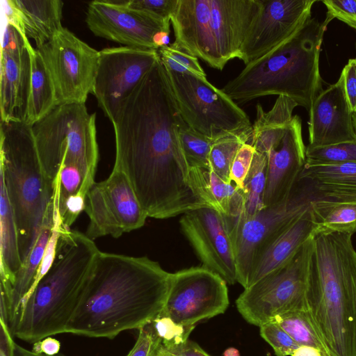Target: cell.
<instances>
[{
    "label": "cell",
    "instance_id": "obj_29",
    "mask_svg": "<svg viewBox=\"0 0 356 356\" xmlns=\"http://www.w3.org/2000/svg\"><path fill=\"white\" fill-rule=\"evenodd\" d=\"M191 175L197 191L210 208L227 218L244 212V194L234 184L225 182L207 169L191 167Z\"/></svg>",
    "mask_w": 356,
    "mask_h": 356
},
{
    "label": "cell",
    "instance_id": "obj_50",
    "mask_svg": "<svg viewBox=\"0 0 356 356\" xmlns=\"http://www.w3.org/2000/svg\"><path fill=\"white\" fill-rule=\"evenodd\" d=\"M159 356H180V355L168 350L163 345L161 350L160 351V353H159Z\"/></svg>",
    "mask_w": 356,
    "mask_h": 356
},
{
    "label": "cell",
    "instance_id": "obj_48",
    "mask_svg": "<svg viewBox=\"0 0 356 356\" xmlns=\"http://www.w3.org/2000/svg\"><path fill=\"white\" fill-rule=\"evenodd\" d=\"M12 356H49L44 354H37L33 353L32 350H29L24 347L17 344L14 342L13 346V354ZM53 356H65L63 354H57Z\"/></svg>",
    "mask_w": 356,
    "mask_h": 356
},
{
    "label": "cell",
    "instance_id": "obj_5",
    "mask_svg": "<svg viewBox=\"0 0 356 356\" xmlns=\"http://www.w3.org/2000/svg\"><path fill=\"white\" fill-rule=\"evenodd\" d=\"M329 23L311 17L290 38L246 65L221 90L237 104L264 96H287L309 113L323 90L319 57Z\"/></svg>",
    "mask_w": 356,
    "mask_h": 356
},
{
    "label": "cell",
    "instance_id": "obj_30",
    "mask_svg": "<svg viewBox=\"0 0 356 356\" xmlns=\"http://www.w3.org/2000/svg\"><path fill=\"white\" fill-rule=\"evenodd\" d=\"M27 47L31 65V90L26 122L33 124L59 105L49 70L39 51L31 44Z\"/></svg>",
    "mask_w": 356,
    "mask_h": 356
},
{
    "label": "cell",
    "instance_id": "obj_38",
    "mask_svg": "<svg viewBox=\"0 0 356 356\" xmlns=\"http://www.w3.org/2000/svg\"><path fill=\"white\" fill-rule=\"evenodd\" d=\"M151 323L167 350L174 349L185 343L195 327L179 325L170 318L160 315L152 320Z\"/></svg>",
    "mask_w": 356,
    "mask_h": 356
},
{
    "label": "cell",
    "instance_id": "obj_47",
    "mask_svg": "<svg viewBox=\"0 0 356 356\" xmlns=\"http://www.w3.org/2000/svg\"><path fill=\"white\" fill-rule=\"evenodd\" d=\"M291 356H323V353L314 347L300 346L294 350Z\"/></svg>",
    "mask_w": 356,
    "mask_h": 356
},
{
    "label": "cell",
    "instance_id": "obj_40",
    "mask_svg": "<svg viewBox=\"0 0 356 356\" xmlns=\"http://www.w3.org/2000/svg\"><path fill=\"white\" fill-rule=\"evenodd\" d=\"M138 330L136 341L126 356H159L163 343L151 322Z\"/></svg>",
    "mask_w": 356,
    "mask_h": 356
},
{
    "label": "cell",
    "instance_id": "obj_51",
    "mask_svg": "<svg viewBox=\"0 0 356 356\" xmlns=\"http://www.w3.org/2000/svg\"><path fill=\"white\" fill-rule=\"evenodd\" d=\"M353 120L354 128H355V133H356V115H353Z\"/></svg>",
    "mask_w": 356,
    "mask_h": 356
},
{
    "label": "cell",
    "instance_id": "obj_14",
    "mask_svg": "<svg viewBox=\"0 0 356 356\" xmlns=\"http://www.w3.org/2000/svg\"><path fill=\"white\" fill-rule=\"evenodd\" d=\"M86 22L95 35L126 47L158 51L168 45L170 22L131 8L124 1L90 2Z\"/></svg>",
    "mask_w": 356,
    "mask_h": 356
},
{
    "label": "cell",
    "instance_id": "obj_44",
    "mask_svg": "<svg viewBox=\"0 0 356 356\" xmlns=\"http://www.w3.org/2000/svg\"><path fill=\"white\" fill-rule=\"evenodd\" d=\"M344 89L351 111L356 115V58H350L342 70Z\"/></svg>",
    "mask_w": 356,
    "mask_h": 356
},
{
    "label": "cell",
    "instance_id": "obj_49",
    "mask_svg": "<svg viewBox=\"0 0 356 356\" xmlns=\"http://www.w3.org/2000/svg\"><path fill=\"white\" fill-rule=\"evenodd\" d=\"M222 356H241V354L237 348L229 347L224 350Z\"/></svg>",
    "mask_w": 356,
    "mask_h": 356
},
{
    "label": "cell",
    "instance_id": "obj_33",
    "mask_svg": "<svg viewBox=\"0 0 356 356\" xmlns=\"http://www.w3.org/2000/svg\"><path fill=\"white\" fill-rule=\"evenodd\" d=\"M272 321L280 325L300 346L314 347L323 356H330L307 309L278 316Z\"/></svg>",
    "mask_w": 356,
    "mask_h": 356
},
{
    "label": "cell",
    "instance_id": "obj_15",
    "mask_svg": "<svg viewBox=\"0 0 356 356\" xmlns=\"http://www.w3.org/2000/svg\"><path fill=\"white\" fill-rule=\"evenodd\" d=\"M159 58L157 50L126 46L99 51L92 94L111 122Z\"/></svg>",
    "mask_w": 356,
    "mask_h": 356
},
{
    "label": "cell",
    "instance_id": "obj_20",
    "mask_svg": "<svg viewBox=\"0 0 356 356\" xmlns=\"http://www.w3.org/2000/svg\"><path fill=\"white\" fill-rule=\"evenodd\" d=\"M305 153L301 119L296 115L288 124L280 145L266 155L264 207L279 204L290 195L305 164Z\"/></svg>",
    "mask_w": 356,
    "mask_h": 356
},
{
    "label": "cell",
    "instance_id": "obj_13",
    "mask_svg": "<svg viewBox=\"0 0 356 356\" xmlns=\"http://www.w3.org/2000/svg\"><path fill=\"white\" fill-rule=\"evenodd\" d=\"M226 282L202 266L171 273L168 295L160 316L184 326L223 314L229 306Z\"/></svg>",
    "mask_w": 356,
    "mask_h": 356
},
{
    "label": "cell",
    "instance_id": "obj_19",
    "mask_svg": "<svg viewBox=\"0 0 356 356\" xmlns=\"http://www.w3.org/2000/svg\"><path fill=\"white\" fill-rule=\"evenodd\" d=\"M309 145L314 148L356 140L353 115L344 89L343 78L322 90L308 113Z\"/></svg>",
    "mask_w": 356,
    "mask_h": 356
},
{
    "label": "cell",
    "instance_id": "obj_39",
    "mask_svg": "<svg viewBox=\"0 0 356 356\" xmlns=\"http://www.w3.org/2000/svg\"><path fill=\"white\" fill-rule=\"evenodd\" d=\"M261 337L273 348L276 356L291 355L300 346L275 321L259 326Z\"/></svg>",
    "mask_w": 356,
    "mask_h": 356
},
{
    "label": "cell",
    "instance_id": "obj_11",
    "mask_svg": "<svg viewBox=\"0 0 356 356\" xmlns=\"http://www.w3.org/2000/svg\"><path fill=\"white\" fill-rule=\"evenodd\" d=\"M36 49L49 70L59 104L86 103L92 94L99 51L65 28Z\"/></svg>",
    "mask_w": 356,
    "mask_h": 356
},
{
    "label": "cell",
    "instance_id": "obj_32",
    "mask_svg": "<svg viewBox=\"0 0 356 356\" xmlns=\"http://www.w3.org/2000/svg\"><path fill=\"white\" fill-rule=\"evenodd\" d=\"M251 135L252 127L215 140L209 154V170L225 182L230 183L233 160L241 147L249 142Z\"/></svg>",
    "mask_w": 356,
    "mask_h": 356
},
{
    "label": "cell",
    "instance_id": "obj_24",
    "mask_svg": "<svg viewBox=\"0 0 356 356\" xmlns=\"http://www.w3.org/2000/svg\"><path fill=\"white\" fill-rule=\"evenodd\" d=\"M316 227L310 207L258 252L247 287L285 265L311 238Z\"/></svg>",
    "mask_w": 356,
    "mask_h": 356
},
{
    "label": "cell",
    "instance_id": "obj_17",
    "mask_svg": "<svg viewBox=\"0 0 356 356\" xmlns=\"http://www.w3.org/2000/svg\"><path fill=\"white\" fill-rule=\"evenodd\" d=\"M179 223L202 266L228 284L237 282L234 251L223 216L214 209L202 207L184 213Z\"/></svg>",
    "mask_w": 356,
    "mask_h": 356
},
{
    "label": "cell",
    "instance_id": "obj_41",
    "mask_svg": "<svg viewBox=\"0 0 356 356\" xmlns=\"http://www.w3.org/2000/svg\"><path fill=\"white\" fill-rule=\"evenodd\" d=\"M254 148L244 143L237 152L230 169V181L241 191L243 190L245 179L251 167Z\"/></svg>",
    "mask_w": 356,
    "mask_h": 356
},
{
    "label": "cell",
    "instance_id": "obj_6",
    "mask_svg": "<svg viewBox=\"0 0 356 356\" xmlns=\"http://www.w3.org/2000/svg\"><path fill=\"white\" fill-rule=\"evenodd\" d=\"M0 133V177L15 218L23 261L33 247L54 202V183L42 166L31 124L1 121Z\"/></svg>",
    "mask_w": 356,
    "mask_h": 356
},
{
    "label": "cell",
    "instance_id": "obj_21",
    "mask_svg": "<svg viewBox=\"0 0 356 356\" xmlns=\"http://www.w3.org/2000/svg\"><path fill=\"white\" fill-rule=\"evenodd\" d=\"M211 31L222 70L240 58L247 34L261 8V0H210Z\"/></svg>",
    "mask_w": 356,
    "mask_h": 356
},
{
    "label": "cell",
    "instance_id": "obj_36",
    "mask_svg": "<svg viewBox=\"0 0 356 356\" xmlns=\"http://www.w3.org/2000/svg\"><path fill=\"white\" fill-rule=\"evenodd\" d=\"M306 165L356 163V140L314 148L306 147Z\"/></svg>",
    "mask_w": 356,
    "mask_h": 356
},
{
    "label": "cell",
    "instance_id": "obj_35",
    "mask_svg": "<svg viewBox=\"0 0 356 356\" xmlns=\"http://www.w3.org/2000/svg\"><path fill=\"white\" fill-rule=\"evenodd\" d=\"M179 135L189 165L209 170V154L213 140L194 131L186 124L180 128Z\"/></svg>",
    "mask_w": 356,
    "mask_h": 356
},
{
    "label": "cell",
    "instance_id": "obj_28",
    "mask_svg": "<svg viewBox=\"0 0 356 356\" xmlns=\"http://www.w3.org/2000/svg\"><path fill=\"white\" fill-rule=\"evenodd\" d=\"M297 106L295 101L284 95H279L268 112L264 111L261 104H257L256 119L252 125V135L248 143L255 152L266 155L276 149L281 143Z\"/></svg>",
    "mask_w": 356,
    "mask_h": 356
},
{
    "label": "cell",
    "instance_id": "obj_4",
    "mask_svg": "<svg viewBox=\"0 0 356 356\" xmlns=\"http://www.w3.org/2000/svg\"><path fill=\"white\" fill-rule=\"evenodd\" d=\"M99 251L86 234L60 225L54 261L22 301L12 337L33 343L65 333Z\"/></svg>",
    "mask_w": 356,
    "mask_h": 356
},
{
    "label": "cell",
    "instance_id": "obj_26",
    "mask_svg": "<svg viewBox=\"0 0 356 356\" xmlns=\"http://www.w3.org/2000/svg\"><path fill=\"white\" fill-rule=\"evenodd\" d=\"M54 227V203L49 206L43 225L29 254L17 270L7 303L9 329L15 321L22 301L32 289Z\"/></svg>",
    "mask_w": 356,
    "mask_h": 356
},
{
    "label": "cell",
    "instance_id": "obj_12",
    "mask_svg": "<svg viewBox=\"0 0 356 356\" xmlns=\"http://www.w3.org/2000/svg\"><path fill=\"white\" fill-rule=\"evenodd\" d=\"M84 211L89 218L85 234L92 241L119 238L143 227L148 217L127 178L113 169L106 179L90 186Z\"/></svg>",
    "mask_w": 356,
    "mask_h": 356
},
{
    "label": "cell",
    "instance_id": "obj_1",
    "mask_svg": "<svg viewBox=\"0 0 356 356\" xmlns=\"http://www.w3.org/2000/svg\"><path fill=\"white\" fill-rule=\"evenodd\" d=\"M113 170L129 181L148 217L165 219L209 207L197 191L179 131L186 123L160 58L113 120Z\"/></svg>",
    "mask_w": 356,
    "mask_h": 356
},
{
    "label": "cell",
    "instance_id": "obj_16",
    "mask_svg": "<svg viewBox=\"0 0 356 356\" xmlns=\"http://www.w3.org/2000/svg\"><path fill=\"white\" fill-rule=\"evenodd\" d=\"M316 0H261L260 10L242 46L245 65L264 56L294 35L311 17Z\"/></svg>",
    "mask_w": 356,
    "mask_h": 356
},
{
    "label": "cell",
    "instance_id": "obj_23",
    "mask_svg": "<svg viewBox=\"0 0 356 356\" xmlns=\"http://www.w3.org/2000/svg\"><path fill=\"white\" fill-rule=\"evenodd\" d=\"M2 3L6 22L33 39L36 48L50 41L63 29V3L60 0H6Z\"/></svg>",
    "mask_w": 356,
    "mask_h": 356
},
{
    "label": "cell",
    "instance_id": "obj_10",
    "mask_svg": "<svg viewBox=\"0 0 356 356\" xmlns=\"http://www.w3.org/2000/svg\"><path fill=\"white\" fill-rule=\"evenodd\" d=\"M310 201L307 192L297 181L290 195L279 204L264 207L251 215L222 216L234 251L237 282L244 289L259 250L306 211Z\"/></svg>",
    "mask_w": 356,
    "mask_h": 356
},
{
    "label": "cell",
    "instance_id": "obj_8",
    "mask_svg": "<svg viewBox=\"0 0 356 356\" xmlns=\"http://www.w3.org/2000/svg\"><path fill=\"white\" fill-rule=\"evenodd\" d=\"M311 252L312 236L285 265L244 289L236 306L248 323L259 327L278 316L307 309Z\"/></svg>",
    "mask_w": 356,
    "mask_h": 356
},
{
    "label": "cell",
    "instance_id": "obj_3",
    "mask_svg": "<svg viewBox=\"0 0 356 356\" xmlns=\"http://www.w3.org/2000/svg\"><path fill=\"white\" fill-rule=\"evenodd\" d=\"M306 300L330 356H356V250L352 234L313 233Z\"/></svg>",
    "mask_w": 356,
    "mask_h": 356
},
{
    "label": "cell",
    "instance_id": "obj_46",
    "mask_svg": "<svg viewBox=\"0 0 356 356\" xmlns=\"http://www.w3.org/2000/svg\"><path fill=\"white\" fill-rule=\"evenodd\" d=\"M168 350L180 356H210L197 343L189 339L181 346Z\"/></svg>",
    "mask_w": 356,
    "mask_h": 356
},
{
    "label": "cell",
    "instance_id": "obj_18",
    "mask_svg": "<svg viewBox=\"0 0 356 356\" xmlns=\"http://www.w3.org/2000/svg\"><path fill=\"white\" fill-rule=\"evenodd\" d=\"M29 38L6 22L1 47V121L26 122L31 90Z\"/></svg>",
    "mask_w": 356,
    "mask_h": 356
},
{
    "label": "cell",
    "instance_id": "obj_43",
    "mask_svg": "<svg viewBox=\"0 0 356 356\" xmlns=\"http://www.w3.org/2000/svg\"><path fill=\"white\" fill-rule=\"evenodd\" d=\"M327 8L325 19H337L356 30V0H324Z\"/></svg>",
    "mask_w": 356,
    "mask_h": 356
},
{
    "label": "cell",
    "instance_id": "obj_2",
    "mask_svg": "<svg viewBox=\"0 0 356 356\" xmlns=\"http://www.w3.org/2000/svg\"><path fill=\"white\" fill-rule=\"evenodd\" d=\"M171 273L147 257L99 251L65 333L114 339L163 310Z\"/></svg>",
    "mask_w": 356,
    "mask_h": 356
},
{
    "label": "cell",
    "instance_id": "obj_9",
    "mask_svg": "<svg viewBox=\"0 0 356 356\" xmlns=\"http://www.w3.org/2000/svg\"><path fill=\"white\" fill-rule=\"evenodd\" d=\"M165 70L179 112L194 131L214 141L252 127L243 110L207 78Z\"/></svg>",
    "mask_w": 356,
    "mask_h": 356
},
{
    "label": "cell",
    "instance_id": "obj_25",
    "mask_svg": "<svg viewBox=\"0 0 356 356\" xmlns=\"http://www.w3.org/2000/svg\"><path fill=\"white\" fill-rule=\"evenodd\" d=\"M298 182L311 200L356 197V163L305 164Z\"/></svg>",
    "mask_w": 356,
    "mask_h": 356
},
{
    "label": "cell",
    "instance_id": "obj_7",
    "mask_svg": "<svg viewBox=\"0 0 356 356\" xmlns=\"http://www.w3.org/2000/svg\"><path fill=\"white\" fill-rule=\"evenodd\" d=\"M95 119L85 103H65L31 124L47 176L54 183L63 164L76 165L83 177L80 193L85 195L95 182L99 160Z\"/></svg>",
    "mask_w": 356,
    "mask_h": 356
},
{
    "label": "cell",
    "instance_id": "obj_34",
    "mask_svg": "<svg viewBox=\"0 0 356 356\" xmlns=\"http://www.w3.org/2000/svg\"><path fill=\"white\" fill-rule=\"evenodd\" d=\"M267 164V156L255 152L243 184L245 214H254L264 207L263 195L266 184Z\"/></svg>",
    "mask_w": 356,
    "mask_h": 356
},
{
    "label": "cell",
    "instance_id": "obj_37",
    "mask_svg": "<svg viewBox=\"0 0 356 356\" xmlns=\"http://www.w3.org/2000/svg\"><path fill=\"white\" fill-rule=\"evenodd\" d=\"M160 60L170 71L181 74H193L207 78L198 58L172 45H165L158 49Z\"/></svg>",
    "mask_w": 356,
    "mask_h": 356
},
{
    "label": "cell",
    "instance_id": "obj_22",
    "mask_svg": "<svg viewBox=\"0 0 356 356\" xmlns=\"http://www.w3.org/2000/svg\"><path fill=\"white\" fill-rule=\"evenodd\" d=\"M210 0H177L170 16L175 41L172 47L222 70L211 31Z\"/></svg>",
    "mask_w": 356,
    "mask_h": 356
},
{
    "label": "cell",
    "instance_id": "obj_27",
    "mask_svg": "<svg viewBox=\"0 0 356 356\" xmlns=\"http://www.w3.org/2000/svg\"><path fill=\"white\" fill-rule=\"evenodd\" d=\"M22 263L17 223L4 181L0 177V288L1 300L6 305Z\"/></svg>",
    "mask_w": 356,
    "mask_h": 356
},
{
    "label": "cell",
    "instance_id": "obj_42",
    "mask_svg": "<svg viewBox=\"0 0 356 356\" xmlns=\"http://www.w3.org/2000/svg\"><path fill=\"white\" fill-rule=\"evenodd\" d=\"M125 4L158 19L170 22V16L175 9L177 0H129Z\"/></svg>",
    "mask_w": 356,
    "mask_h": 356
},
{
    "label": "cell",
    "instance_id": "obj_45",
    "mask_svg": "<svg viewBox=\"0 0 356 356\" xmlns=\"http://www.w3.org/2000/svg\"><path fill=\"white\" fill-rule=\"evenodd\" d=\"M60 349V341L50 336L33 343L32 351L37 354L53 356L58 354Z\"/></svg>",
    "mask_w": 356,
    "mask_h": 356
},
{
    "label": "cell",
    "instance_id": "obj_31",
    "mask_svg": "<svg viewBox=\"0 0 356 356\" xmlns=\"http://www.w3.org/2000/svg\"><path fill=\"white\" fill-rule=\"evenodd\" d=\"M309 207L316 230L356 233V197L316 199Z\"/></svg>",
    "mask_w": 356,
    "mask_h": 356
}]
</instances>
